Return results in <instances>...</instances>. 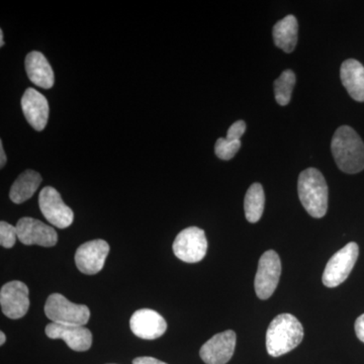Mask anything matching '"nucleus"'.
<instances>
[{
	"label": "nucleus",
	"mask_w": 364,
	"mask_h": 364,
	"mask_svg": "<svg viewBox=\"0 0 364 364\" xmlns=\"http://www.w3.org/2000/svg\"><path fill=\"white\" fill-rule=\"evenodd\" d=\"M331 151L341 171L355 174L364 169V144L349 126H341L332 138Z\"/></svg>",
	"instance_id": "f257e3e1"
},
{
	"label": "nucleus",
	"mask_w": 364,
	"mask_h": 364,
	"mask_svg": "<svg viewBox=\"0 0 364 364\" xmlns=\"http://www.w3.org/2000/svg\"><path fill=\"white\" fill-rule=\"evenodd\" d=\"M304 328L291 314H282L272 321L267 332V349L272 358L284 355L303 341Z\"/></svg>",
	"instance_id": "f03ea898"
},
{
	"label": "nucleus",
	"mask_w": 364,
	"mask_h": 364,
	"mask_svg": "<svg viewBox=\"0 0 364 364\" xmlns=\"http://www.w3.org/2000/svg\"><path fill=\"white\" fill-rule=\"evenodd\" d=\"M298 193L309 215L316 219L324 217L328 210L329 191L324 176L318 169L308 168L299 174Z\"/></svg>",
	"instance_id": "7ed1b4c3"
},
{
	"label": "nucleus",
	"mask_w": 364,
	"mask_h": 364,
	"mask_svg": "<svg viewBox=\"0 0 364 364\" xmlns=\"http://www.w3.org/2000/svg\"><path fill=\"white\" fill-rule=\"evenodd\" d=\"M44 310L47 318L56 324L85 326L90 318L87 306L72 303L60 294L49 296Z\"/></svg>",
	"instance_id": "20e7f679"
},
{
	"label": "nucleus",
	"mask_w": 364,
	"mask_h": 364,
	"mask_svg": "<svg viewBox=\"0 0 364 364\" xmlns=\"http://www.w3.org/2000/svg\"><path fill=\"white\" fill-rule=\"evenodd\" d=\"M359 254L358 245L354 242L347 244L328 261L323 273L322 282L327 287H336L349 277Z\"/></svg>",
	"instance_id": "39448f33"
},
{
	"label": "nucleus",
	"mask_w": 364,
	"mask_h": 364,
	"mask_svg": "<svg viewBox=\"0 0 364 364\" xmlns=\"http://www.w3.org/2000/svg\"><path fill=\"white\" fill-rule=\"evenodd\" d=\"M174 255L186 263H196L205 258L208 251V240L205 231L198 227L182 230L173 242Z\"/></svg>",
	"instance_id": "423d86ee"
},
{
	"label": "nucleus",
	"mask_w": 364,
	"mask_h": 364,
	"mask_svg": "<svg viewBox=\"0 0 364 364\" xmlns=\"http://www.w3.org/2000/svg\"><path fill=\"white\" fill-rule=\"evenodd\" d=\"M282 275V262L279 254L273 250L263 253L258 263L256 272L255 293L260 299H267L272 296L279 284Z\"/></svg>",
	"instance_id": "0eeeda50"
},
{
	"label": "nucleus",
	"mask_w": 364,
	"mask_h": 364,
	"mask_svg": "<svg viewBox=\"0 0 364 364\" xmlns=\"http://www.w3.org/2000/svg\"><path fill=\"white\" fill-rule=\"evenodd\" d=\"M39 207L46 220L59 229L70 227L74 221L73 210L63 202L58 191L52 186H46L41 191Z\"/></svg>",
	"instance_id": "6e6552de"
},
{
	"label": "nucleus",
	"mask_w": 364,
	"mask_h": 364,
	"mask_svg": "<svg viewBox=\"0 0 364 364\" xmlns=\"http://www.w3.org/2000/svg\"><path fill=\"white\" fill-rule=\"evenodd\" d=\"M28 287L18 280L7 282L0 289V306L7 318L18 320L28 313L30 308Z\"/></svg>",
	"instance_id": "1a4fd4ad"
},
{
	"label": "nucleus",
	"mask_w": 364,
	"mask_h": 364,
	"mask_svg": "<svg viewBox=\"0 0 364 364\" xmlns=\"http://www.w3.org/2000/svg\"><path fill=\"white\" fill-rule=\"evenodd\" d=\"M18 238L25 245L53 247L58 242V234L54 228L33 218H21L16 224Z\"/></svg>",
	"instance_id": "9d476101"
},
{
	"label": "nucleus",
	"mask_w": 364,
	"mask_h": 364,
	"mask_svg": "<svg viewBox=\"0 0 364 364\" xmlns=\"http://www.w3.org/2000/svg\"><path fill=\"white\" fill-rule=\"evenodd\" d=\"M109 253L107 242L97 239L79 246L75 253V263L79 272L87 275L97 274L105 267Z\"/></svg>",
	"instance_id": "9b49d317"
},
{
	"label": "nucleus",
	"mask_w": 364,
	"mask_h": 364,
	"mask_svg": "<svg viewBox=\"0 0 364 364\" xmlns=\"http://www.w3.org/2000/svg\"><path fill=\"white\" fill-rule=\"evenodd\" d=\"M236 333L232 330L215 335L203 345L200 358L207 364H226L233 356L236 347Z\"/></svg>",
	"instance_id": "f8f14e48"
},
{
	"label": "nucleus",
	"mask_w": 364,
	"mask_h": 364,
	"mask_svg": "<svg viewBox=\"0 0 364 364\" xmlns=\"http://www.w3.org/2000/svg\"><path fill=\"white\" fill-rule=\"evenodd\" d=\"M50 339H61L74 351H87L92 344V334L85 326L61 325L50 323L46 326Z\"/></svg>",
	"instance_id": "ddd939ff"
},
{
	"label": "nucleus",
	"mask_w": 364,
	"mask_h": 364,
	"mask_svg": "<svg viewBox=\"0 0 364 364\" xmlns=\"http://www.w3.org/2000/svg\"><path fill=\"white\" fill-rule=\"evenodd\" d=\"M130 327L132 332L139 338L154 340L166 332L167 323L156 311L141 309L132 315Z\"/></svg>",
	"instance_id": "4468645a"
},
{
	"label": "nucleus",
	"mask_w": 364,
	"mask_h": 364,
	"mask_svg": "<svg viewBox=\"0 0 364 364\" xmlns=\"http://www.w3.org/2000/svg\"><path fill=\"white\" fill-rule=\"evenodd\" d=\"M21 104L26 122L36 131L44 130L49 119V104L47 98L35 88H28L21 97Z\"/></svg>",
	"instance_id": "2eb2a0df"
},
{
	"label": "nucleus",
	"mask_w": 364,
	"mask_h": 364,
	"mask_svg": "<svg viewBox=\"0 0 364 364\" xmlns=\"http://www.w3.org/2000/svg\"><path fill=\"white\" fill-rule=\"evenodd\" d=\"M26 70L33 85L45 90H49L54 85V71L42 53L33 51L26 55Z\"/></svg>",
	"instance_id": "dca6fc26"
},
{
	"label": "nucleus",
	"mask_w": 364,
	"mask_h": 364,
	"mask_svg": "<svg viewBox=\"0 0 364 364\" xmlns=\"http://www.w3.org/2000/svg\"><path fill=\"white\" fill-rule=\"evenodd\" d=\"M343 86L349 95L356 102H364V67L355 59H348L343 62L340 69Z\"/></svg>",
	"instance_id": "f3484780"
},
{
	"label": "nucleus",
	"mask_w": 364,
	"mask_h": 364,
	"mask_svg": "<svg viewBox=\"0 0 364 364\" xmlns=\"http://www.w3.org/2000/svg\"><path fill=\"white\" fill-rule=\"evenodd\" d=\"M298 21L293 14L286 16L273 26L275 45L286 53H291L298 43Z\"/></svg>",
	"instance_id": "a211bd4d"
},
{
	"label": "nucleus",
	"mask_w": 364,
	"mask_h": 364,
	"mask_svg": "<svg viewBox=\"0 0 364 364\" xmlns=\"http://www.w3.org/2000/svg\"><path fill=\"white\" fill-rule=\"evenodd\" d=\"M42 176L33 170H26L14 182L9 193V198L13 203H23L30 200L35 195L40 184L42 183Z\"/></svg>",
	"instance_id": "6ab92c4d"
},
{
	"label": "nucleus",
	"mask_w": 364,
	"mask_h": 364,
	"mask_svg": "<svg viewBox=\"0 0 364 364\" xmlns=\"http://www.w3.org/2000/svg\"><path fill=\"white\" fill-rule=\"evenodd\" d=\"M265 195L260 183H253L246 193L244 200L245 217L248 222L257 223L264 212Z\"/></svg>",
	"instance_id": "aec40b11"
},
{
	"label": "nucleus",
	"mask_w": 364,
	"mask_h": 364,
	"mask_svg": "<svg viewBox=\"0 0 364 364\" xmlns=\"http://www.w3.org/2000/svg\"><path fill=\"white\" fill-rule=\"evenodd\" d=\"M294 85H296V74L294 73V71L287 69L280 74L279 77L274 81V85H273L277 104L279 105L289 104Z\"/></svg>",
	"instance_id": "412c9836"
},
{
	"label": "nucleus",
	"mask_w": 364,
	"mask_h": 364,
	"mask_svg": "<svg viewBox=\"0 0 364 364\" xmlns=\"http://www.w3.org/2000/svg\"><path fill=\"white\" fill-rule=\"evenodd\" d=\"M240 141L228 140L227 138L218 139L215 146V153L220 159L231 160L240 150Z\"/></svg>",
	"instance_id": "4be33fe9"
},
{
	"label": "nucleus",
	"mask_w": 364,
	"mask_h": 364,
	"mask_svg": "<svg viewBox=\"0 0 364 364\" xmlns=\"http://www.w3.org/2000/svg\"><path fill=\"white\" fill-rule=\"evenodd\" d=\"M18 238L16 227L7 222L0 223V245L4 248H13Z\"/></svg>",
	"instance_id": "5701e85b"
},
{
	"label": "nucleus",
	"mask_w": 364,
	"mask_h": 364,
	"mask_svg": "<svg viewBox=\"0 0 364 364\" xmlns=\"http://www.w3.org/2000/svg\"><path fill=\"white\" fill-rule=\"evenodd\" d=\"M246 131L245 122L238 121L232 124L228 130L226 138L228 140L240 141L241 136L244 135Z\"/></svg>",
	"instance_id": "b1692460"
},
{
	"label": "nucleus",
	"mask_w": 364,
	"mask_h": 364,
	"mask_svg": "<svg viewBox=\"0 0 364 364\" xmlns=\"http://www.w3.org/2000/svg\"><path fill=\"white\" fill-rule=\"evenodd\" d=\"M355 333L358 339L364 343V314L355 321Z\"/></svg>",
	"instance_id": "393cba45"
},
{
	"label": "nucleus",
	"mask_w": 364,
	"mask_h": 364,
	"mask_svg": "<svg viewBox=\"0 0 364 364\" xmlns=\"http://www.w3.org/2000/svg\"><path fill=\"white\" fill-rule=\"evenodd\" d=\"M133 364H167L163 363L154 358H149V356H143V358H138L134 359Z\"/></svg>",
	"instance_id": "a878e982"
},
{
	"label": "nucleus",
	"mask_w": 364,
	"mask_h": 364,
	"mask_svg": "<svg viewBox=\"0 0 364 364\" xmlns=\"http://www.w3.org/2000/svg\"><path fill=\"white\" fill-rule=\"evenodd\" d=\"M6 163V152H4V143L2 141H0V167L4 168V165Z\"/></svg>",
	"instance_id": "bb28decb"
},
{
	"label": "nucleus",
	"mask_w": 364,
	"mask_h": 364,
	"mask_svg": "<svg viewBox=\"0 0 364 364\" xmlns=\"http://www.w3.org/2000/svg\"><path fill=\"white\" fill-rule=\"evenodd\" d=\"M6 334H4V332H0V345H4L6 343Z\"/></svg>",
	"instance_id": "cd10ccee"
},
{
	"label": "nucleus",
	"mask_w": 364,
	"mask_h": 364,
	"mask_svg": "<svg viewBox=\"0 0 364 364\" xmlns=\"http://www.w3.org/2000/svg\"><path fill=\"white\" fill-rule=\"evenodd\" d=\"M4 31L0 30V47H4Z\"/></svg>",
	"instance_id": "c85d7f7f"
}]
</instances>
